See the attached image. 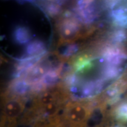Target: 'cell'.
I'll return each mask as SVG.
<instances>
[{
	"label": "cell",
	"instance_id": "obj_1",
	"mask_svg": "<svg viewBox=\"0 0 127 127\" xmlns=\"http://www.w3.org/2000/svg\"><path fill=\"white\" fill-rule=\"evenodd\" d=\"M91 111L87 105L82 103L68 104L64 112L65 123L69 127H86Z\"/></svg>",
	"mask_w": 127,
	"mask_h": 127
},
{
	"label": "cell",
	"instance_id": "obj_2",
	"mask_svg": "<svg viewBox=\"0 0 127 127\" xmlns=\"http://www.w3.org/2000/svg\"><path fill=\"white\" fill-rule=\"evenodd\" d=\"M24 108L23 103L20 100L12 99L7 101L4 107V118L13 123L14 121L22 113Z\"/></svg>",
	"mask_w": 127,
	"mask_h": 127
},
{
	"label": "cell",
	"instance_id": "obj_3",
	"mask_svg": "<svg viewBox=\"0 0 127 127\" xmlns=\"http://www.w3.org/2000/svg\"><path fill=\"white\" fill-rule=\"evenodd\" d=\"M31 36L28 30L24 27H20L14 32V38L19 44H25L30 40Z\"/></svg>",
	"mask_w": 127,
	"mask_h": 127
},
{
	"label": "cell",
	"instance_id": "obj_4",
	"mask_svg": "<svg viewBox=\"0 0 127 127\" xmlns=\"http://www.w3.org/2000/svg\"><path fill=\"white\" fill-rule=\"evenodd\" d=\"M78 25L77 22L72 20L66 21L62 26V33L65 36H72L78 30Z\"/></svg>",
	"mask_w": 127,
	"mask_h": 127
},
{
	"label": "cell",
	"instance_id": "obj_5",
	"mask_svg": "<svg viewBox=\"0 0 127 127\" xmlns=\"http://www.w3.org/2000/svg\"><path fill=\"white\" fill-rule=\"evenodd\" d=\"M44 45L42 42L38 41H34L27 47L26 53L30 55L38 54L44 50Z\"/></svg>",
	"mask_w": 127,
	"mask_h": 127
},
{
	"label": "cell",
	"instance_id": "obj_6",
	"mask_svg": "<svg viewBox=\"0 0 127 127\" xmlns=\"http://www.w3.org/2000/svg\"><path fill=\"white\" fill-rule=\"evenodd\" d=\"M115 115L119 121L123 123H127V103L119 106L116 109Z\"/></svg>",
	"mask_w": 127,
	"mask_h": 127
},
{
	"label": "cell",
	"instance_id": "obj_7",
	"mask_svg": "<svg viewBox=\"0 0 127 127\" xmlns=\"http://www.w3.org/2000/svg\"><path fill=\"white\" fill-rule=\"evenodd\" d=\"M75 47H70V50H71V52H72V53H74V52L75 51ZM71 50H69V51H66V52H65V54H66V55H69V51H70Z\"/></svg>",
	"mask_w": 127,
	"mask_h": 127
}]
</instances>
